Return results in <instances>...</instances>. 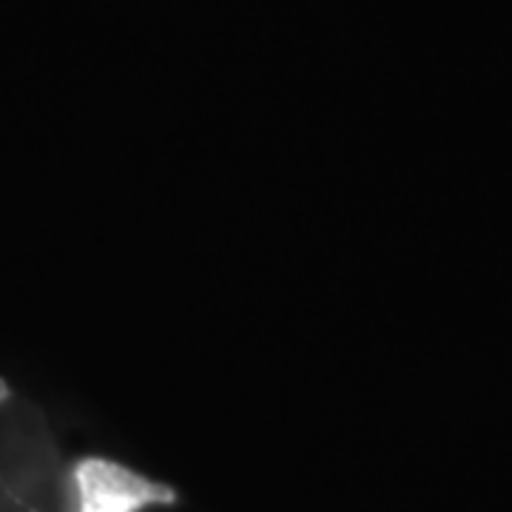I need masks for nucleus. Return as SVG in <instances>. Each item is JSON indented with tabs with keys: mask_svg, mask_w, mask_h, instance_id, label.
Masks as SVG:
<instances>
[{
	"mask_svg": "<svg viewBox=\"0 0 512 512\" xmlns=\"http://www.w3.org/2000/svg\"><path fill=\"white\" fill-rule=\"evenodd\" d=\"M74 512H143L174 504L177 493L114 458H83L72 473Z\"/></svg>",
	"mask_w": 512,
	"mask_h": 512,
	"instance_id": "nucleus-1",
	"label": "nucleus"
},
{
	"mask_svg": "<svg viewBox=\"0 0 512 512\" xmlns=\"http://www.w3.org/2000/svg\"><path fill=\"white\" fill-rule=\"evenodd\" d=\"M6 396H9V384H6V382H3V379H0V402H3Z\"/></svg>",
	"mask_w": 512,
	"mask_h": 512,
	"instance_id": "nucleus-2",
	"label": "nucleus"
}]
</instances>
